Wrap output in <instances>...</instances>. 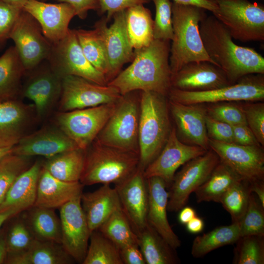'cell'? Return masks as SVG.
Segmentation results:
<instances>
[{"label": "cell", "instance_id": "1", "mask_svg": "<svg viewBox=\"0 0 264 264\" xmlns=\"http://www.w3.org/2000/svg\"><path fill=\"white\" fill-rule=\"evenodd\" d=\"M170 41L154 39L148 46L134 51L131 64L108 85L121 95L134 91H152L167 97L172 88Z\"/></svg>", "mask_w": 264, "mask_h": 264}, {"label": "cell", "instance_id": "2", "mask_svg": "<svg viewBox=\"0 0 264 264\" xmlns=\"http://www.w3.org/2000/svg\"><path fill=\"white\" fill-rule=\"evenodd\" d=\"M199 32L210 59L231 84L251 74H264V58L255 49L236 44L227 29L213 15L200 22Z\"/></svg>", "mask_w": 264, "mask_h": 264}, {"label": "cell", "instance_id": "3", "mask_svg": "<svg viewBox=\"0 0 264 264\" xmlns=\"http://www.w3.org/2000/svg\"><path fill=\"white\" fill-rule=\"evenodd\" d=\"M172 10L173 38L169 57L172 74L190 62L208 61L216 65L207 54L199 32L200 22L207 16L206 10L174 2Z\"/></svg>", "mask_w": 264, "mask_h": 264}, {"label": "cell", "instance_id": "4", "mask_svg": "<svg viewBox=\"0 0 264 264\" xmlns=\"http://www.w3.org/2000/svg\"><path fill=\"white\" fill-rule=\"evenodd\" d=\"M167 97L154 92L141 91L138 167L144 171L163 149L172 128Z\"/></svg>", "mask_w": 264, "mask_h": 264}, {"label": "cell", "instance_id": "5", "mask_svg": "<svg viewBox=\"0 0 264 264\" xmlns=\"http://www.w3.org/2000/svg\"><path fill=\"white\" fill-rule=\"evenodd\" d=\"M139 154L122 150L94 141L85 150L80 182L84 186L101 183L118 184L138 167Z\"/></svg>", "mask_w": 264, "mask_h": 264}, {"label": "cell", "instance_id": "6", "mask_svg": "<svg viewBox=\"0 0 264 264\" xmlns=\"http://www.w3.org/2000/svg\"><path fill=\"white\" fill-rule=\"evenodd\" d=\"M136 91L121 95L96 139L97 142L139 154L140 97Z\"/></svg>", "mask_w": 264, "mask_h": 264}, {"label": "cell", "instance_id": "7", "mask_svg": "<svg viewBox=\"0 0 264 264\" xmlns=\"http://www.w3.org/2000/svg\"><path fill=\"white\" fill-rule=\"evenodd\" d=\"M213 15L233 39L242 42L264 41V5L249 0H214Z\"/></svg>", "mask_w": 264, "mask_h": 264}, {"label": "cell", "instance_id": "8", "mask_svg": "<svg viewBox=\"0 0 264 264\" xmlns=\"http://www.w3.org/2000/svg\"><path fill=\"white\" fill-rule=\"evenodd\" d=\"M167 97L169 100L183 104L262 101L264 99V74H248L233 84L207 91H187L171 88Z\"/></svg>", "mask_w": 264, "mask_h": 264}, {"label": "cell", "instance_id": "9", "mask_svg": "<svg viewBox=\"0 0 264 264\" xmlns=\"http://www.w3.org/2000/svg\"><path fill=\"white\" fill-rule=\"evenodd\" d=\"M116 102L59 111L54 123L77 146L86 150L96 139L114 110Z\"/></svg>", "mask_w": 264, "mask_h": 264}, {"label": "cell", "instance_id": "10", "mask_svg": "<svg viewBox=\"0 0 264 264\" xmlns=\"http://www.w3.org/2000/svg\"><path fill=\"white\" fill-rule=\"evenodd\" d=\"M47 61L52 69L62 78L73 75L101 85L108 84L105 75L85 57L74 29H69L64 38L52 44Z\"/></svg>", "mask_w": 264, "mask_h": 264}, {"label": "cell", "instance_id": "11", "mask_svg": "<svg viewBox=\"0 0 264 264\" xmlns=\"http://www.w3.org/2000/svg\"><path fill=\"white\" fill-rule=\"evenodd\" d=\"M220 162L218 155L211 149L183 165L175 174L169 188L167 211H180L186 204L190 195L209 176Z\"/></svg>", "mask_w": 264, "mask_h": 264}, {"label": "cell", "instance_id": "12", "mask_svg": "<svg viewBox=\"0 0 264 264\" xmlns=\"http://www.w3.org/2000/svg\"><path fill=\"white\" fill-rule=\"evenodd\" d=\"M121 95L114 87L101 85L80 77L67 75L62 78L58 110L67 111L115 103Z\"/></svg>", "mask_w": 264, "mask_h": 264}, {"label": "cell", "instance_id": "13", "mask_svg": "<svg viewBox=\"0 0 264 264\" xmlns=\"http://www.w3.org/2000/svg\"><path fill=\"white\" fill-rule=\"evenodd\" d=\"M26 72L28 78L22 85L21 95L34 102L38 121H41L47 118L58 104L62 78L52 69L47 60Z\"/></svg>", "mask_w": 264, "mask_h": 264}, {"label": "cell", "instance_id": "14", "mask_svg": "<svg viewBox=\"0 0 264 264\" xmlns=\"http://www.w3.org/2000/svg\"><path fill=\"white\" fill-rule=\"evenodd\" d=\"M26 71L47 60L52 44L44 36L36 19L22 9L10 36Z\"/></svg>", "mask_w": 264, "mask_h": 264}, {"label": "cell", "instance_id": "15", "mask_svg": "<svg viewBox=\"0 0 264 264\" xmlns=\"http://www.w3.org/2000/svg\"><path fill=\"white\" fill-rule=\"evenodd\" d=\"M209 148L241 180L249 183L264 180V153L261 146L209 139Z\"/></svg>", "mask_w": 264, "mask_h": 264}, {"label": "cell", "instance_id": "16", "mask_svg": "<svg viewBox=\"0 0 264 264\" xmlns=\"http://www.w3.org/2000/svg\"><path fill=\"white\" fill-rule=\"evenodd\" d=\"M79 196L60 209L61 244L74 259L82 264L87 252L91 232Z\"/></svg>", "mask_w": 264, "mask_h": 264}, {"label": "cell", "instance_id": "17", "mask_svg": "<svg viewBox=\"0 0 264 264\" xmlns=\"http://www.w3.org/2000/svg\"><path fill=\"white\" fill-rule=\"evenodd\" d=\"M207 150L182 142L175 127L157 157L145 168V178L157 176L162 178L169 188L176 170L189 160L204 154Z\"/></svg>", "mask_w": 264, "mask_h": 264}, {"label": "cell", "instance_id": "18", "mask_svg": "<svg viewBox=\"0 0 264 264\" xmlns=\"http://www.w3.org/2000/svg\"><path fill=\"white\" fill-rule=\"evenodd\" d=\"M144 170L138 167L123 182L114 185L121 207L136 235L147 225L148 195Z\"/></svg>", "mask_w": 264, "mask_h": 264}, {"label": "cell", "instance_id": "19", "mask_svg": "<svg viewBox=\"0 0 264 264\" xmlns=\"http://www.w3.org/2000/svg\"><path fill=\"white\" fill-rule=\"evenodd\" d=\"M168 104L178 138L185 144L208 150L209 139L206 127L205 106L203 104H183L169 100Z\"/></svg>", "mask_w": 264, "mask_h": 264}, {"label": "cell", "instance_id": "20", "mask_svg": "<svg viewBox=\"0 0 264 264\" xmlns=\"http://www.w3.org/2000/svg\"><path fill=\"white\" fill-rule=\"evenodd\" d=\"M113 22L109 26L106 18L100 19L105 44L109 63V72L106 79L108 83L122 70L123 66L131 62L134 51L128 36L125 22V10L112 17Z\"/></svg>", "mask_w": 264, "mask_h": 264}, {"label": "cell", "instance_id": "21", "mask_svg": "<svg viewBox=\"0 0 264 264\" xmlns=\"http://www.w3.org/2000/svg\"><path fill=\"white\" fill-rule=\"evenodd\" d=\"M37 121L34 105L18 99L0 103V148L14 146Z\"/></svg>", "mask_w": 264, "mask_h": 264}, {"label": "cell", "instance_id": "22", "mask_svg": "<svg viewBox=\"0 0 264 264\" xmlns=\"http://www.w3.org/2000/svg\"><path fill=\"white\" fill-rule=\"evenodd\" d=\"M231 85L223 71L208 61L190 62L172 75V88L187 91L215 89Z\"/></svg>", "mask_w": 264, "mask_h": 264}, {"label": "cell", "instance_id": "23", "mask_svg": "<svg viewBox=\"0 0 264 264\" xmlns=\"http://www.w3.org/2000/svg\"><path fill=\"white\" fill-rule=\"evenodd\" d=\"M78 148L74 142L54 124V126H44L23 136L12 147V153L32 157L43 156L47 158Z\"/></svg>", "mask_w": 264, "mask_h": 264}, {"label": "cell", "instance_id": "24", "mask_svg": "<svg viewBox=\"0 0 264 264\" xmlns=\"http://www.w3.org/2000/svg\"><path fill=\"white\" fill-rule=\"evenodd\" d=\"M23 10L31 14L38 22L43 34L52 44L67 34L69 24L75 13L68 3H50L39 0H30Z\"/></svg>", "mask_w": 264, "mask_h": 264}, {"label": "cell", "instance_id": "25", "mask_svg": "<svg viewBox=\"0 0 264 264\" xmlns=\"http://www.w3.org/2000/svg\"><path fill=\"white\" fill-rule=\"evenodd\" d=\"M148 195V223L174 248L180 247L181 241L170 226L167 211L169 193L164 181L157 176L146 179Z\"/></svg>", "mask_w": 264, "mask_h": 264}, {"label": "cell", "instance_id": "26", "mask_svg": "<svg viewBox=\"0 0 264 264\" xmlns=\"http://www.w3.org/2000/svg\"><path fill=\"white\" fill-rule=\"evenodd\" d=\"M84 186L80 181L66 182L55 177L42 165L34 206L59 209L71 199L81 195Z\"/></svg>", "mask_w": 264, "mask_h": 264}, {"label": "cell", "instance_id": "27", "mask_svg": "<svg viewBox=\"0 0 264 264\" xmlns=\"http://www.w3.org/2000/svg\"><path fill=\"white\" fill-rule=\"evenodd\" d=\"M42 165L43 162L35 161L17 177L0 205V211L10 210L19 214L34 205Z\"/></svg>", "mask_w": 264, "mask_h": 264}, {"label": "cell", "instance_id": "28", "mask_svg": "<svg viewBox=\"0 0 264 264\" xmlns=\"http://www.w3.org/2000/svg\"><path fill=\"white\" fill-rule=\"evenodd\" d=\"M81 205L90 232L96 230L115 210L121 207L115 187L103 184L97 190L82 193Z\"/></svg>", "mask_w": 264, "mask_h": 264}, {"label": "cell", "instance_id": "29", "mask_svg": "<svg viewBox=\"0 0 264 264\" xmlns=\"http://www.w3.org/2000/svg\"><path fill=\"white\" fill-rule=\"evenodd\" d=\"M75 261L61 243L35 240L26 250L7 254L6 264H69Z\"/></svg>", "mask_w": 264, "mask_h": 264}, {"label": "cell", "instance_id": "30", "mask_svg": "<svg viewBox=\"0 0 264 264\" xmlns=\"http://www.w3.org/2000/svg\"><path fill=\"white\" fill-rule=\"evenodd\" d=\"M26 72L16 47H9L0 56V103L18 99Z\"/></svg>", "mask_w": 264, "mask_h": 264}, {"label": "cell", "instance_id": "31", "mask_svg": "<svg viewBox=\"0 0 264 264\" xmlns=\"http://www.w3.org/2000/svg\"><path fill=\"white\" fill-rule=\"evenodd\" d=\"M136 235L138 246L146 264H177L180 263L176 249L148 223Z\"/></svg>", "mask_w": 264, "mask_h": 264}, {"label": "cell", "instance_id": "32", "mask_svg": "<svg viewBox=\"0 0 264 264\" xmlns=\"http://www.w3.org/2000/svg\"><path fill=\"white\" fill-rule=\"evenodd\" d=\"M125 22L129 40L134 50L148 46L154 40V20L150 10L144 4L125 10Z\"/></svg>", "mask_w": 264, "mask_h": 264}, {"label": "cell", "instance_id": "33", "mask_svg": "<svg viewBox=\"0 0 264 264\" xmlns=\"http://www.w3.org/2000/svg\"><path fill=\"white\" fill-rule=\"evenodd\" d=\"M74 30L85 57L106 79L109 72V63L100 20L96 22L93 30Z\"/></svg>", "mask_w": 264, "mask_h": 264}, {"label": "cell", "instance_id": "34", "mask_svg": "<svg viewBox=\"0 0 264 264\" xmlns=\"http://www.w3.org/2000/svg\"><path fill=\"white\" fill-rule=\"evenodd\" d=\"M85 150L76 148L46 158L43 166L53 176L66 182L80 181L83 171Z\"/></svg>", "mask_w": 264, "mask_h": 264}, {"label": "cell", "instance_id": "35", "mask_svg": "<svg viewBox=\"0 0 264 264\" xmlns=\"http://www.w3.org/2000/svg\"><path fill=\"white\" fill-rule=\"evenodd\" d=\"M55 209L33 206L23 218L35 239L61 244L60 218Z\"/></svg>", "mask_w": 264, "mask_h": 264}, {"label": "cell", "instance_id": "36", "mask_svg": "<svg viewBox=\"0 0 264 264\" xmlns=\"http://www.w3.org/2000/svg\"><path fill=\"white\" fill-rule=\"evenodd\" d=\"M241 237L239 222L219 226L195 238L192 245L191 254L196 258L202 257L218 248L236 243Z\"/></svg>", "mask_w": 264, "mask_h": 264}, {"label": "cell", "instance_id": "37", "mask_svg": "<svg viewBox=\"0 0 264 264\" xmlns=\"http://www.w3.org/2000/svg\"><path fill=\"white\" fill-rule=\"evenodd\" d=\"M240 180L235 173L220 161L208 178L194 192L197 201L219 202L224 193Z\"/></svg>", "mask_w": 264, "mask_h": 264}, {"label": "cell", "instance_id": "38", "mask_svg": "<svg viewBox=\"0 0 264 264\" xmlns=\"http://www.w3.org/2000/svg\"><path fill=\"white\" fill-rule=\"evenodd\" d=\"M104 236L120 248L132 243H138L137 236L122 207L113 212L97 229Z\"/></svg>", "mask_w": 264, "mask_h": 264}, {"label": "cell", "instance_id": "39", "mask_svg": "<svg viewBox=\"0 0 264 264\" xmlns=\"http://www.w3.org/2000/svg\"><path fill=\"white\" fill-rule=\"evenodd\" d=\"M83 264H123L119 248L97 230L92 232Z\"/></svg>", "mask_w": 264, "mask_h": 264}, {"label": "cell", "instance_id": "40", "mask_svg": "<svg viewBox=\"0 0 264 264\" xmlns=\"http://www.w3.org/2000/svg\"><path fill=\"white\" fill-rule=\"evenodd\" d=\"M33 163L32 156L12 152L0 159V205L15 180Z\"/></svg>", "mask_w": 264, "mask_h": 264}, {"label": "cell", "instance_id": "41", "mask_svg": "<svg viewBox=\"0 0 264 264\" xmlns=\"http://www.w3.org/2000/svg\"><path fill=\"white\" fill-rule=\"evenodd\" d=\"M251 193L249 183L240 180L233 184L220 198L219 202L230 214L232 222H239L243 217Z\"/></svg>", "mask_w": 264, "mask_h": 264}, {"label": "cell", "instance_id": "42", "mask_svg": "<svg viewBox=\"0 0 264 264\" xmlns=\"http://www.w3.org/2000/svg\"><path fill=\"white\" fill-rule=\"evenodd\" d=\"M236 243L233 264H264V236H242Z\"/></svg>", "mask_w": 264, "mask_h": 264}, {"label": "cell", "instance_id": "43", "mask_svg": "<svg viewBox=\"0 0 264 264\" xmlns=\"http://www.w3.org/2000/svg\"><path fill=\"white\" fill-rule=\"evenodd\" d=\"M15 219L5 230L7 254L24 251L36 240L23 217Z\"/></svg>", "mask_w": 264, "mask_h": 264}, {"label": "cell", "instance_id": "44", "mask_svg": "<svg viewBox=\"0 0 264 264\" xmlns=\"http://www.w3.org/2000/svg\"><path fill=\"white\" fill-rule=\"evenodd\" d=\"M239 222L241 237L264 236V207L252 192L245 213Z\"/></svg>", "mask_w": 264, "mask_h": 264}, {"label": "cell", "instance_id": "45", "mask_svg": "<svg viewBox=\"0 0 264 264\" xmlns=\"http://www.w3.org/2000/svg\"><path fill=\"white\" fill-rule=\"evenodd\" d=\"M155 8L154 39L171 41L173 38L172 3L170 0H151Z\"/></svg>", "mask_w": 264, "mask_h": 264}, {"label": "cell", "instance_id": "46", "mask_svg": "<svg viewBox=\"0 0 264 264\" xmlns=\"http://www.w3.org/2000/svg\"><path fill=\"white\" fill-rule=\"evenodd\" d=\"M207 114L212 118L232 126L247 124L241 105L233 102L207 104Z\"/></svg>", "mask_w": 264, "mask_h": 264}, {"label": "cell", "instance_id": "47", "mask_svg": "<svg viewBox=\"0 0 264 264\" xmlns=\"http://www.w3.org/2000/svg\"><path fill=\"white\" fill-rule=\"evenodd\" d=\"M241 105L246 123L261 146L264 145V103L248 102Z\"/></svg>", "mask_w": 264, "mask_h": 264}, {"label": "cell", "instance_id": "48", "mask_svg": "<svg viewBox=\"0 0 264 264\" xmlns=\"http://www.w3.org/2000/svg\"><path fill=\"white\" fill-rule=\"evenodd\" d=\"M22 9L0 1V48L10 39L11 33Z\"/></svg>", "mask_w": 264, "mask_h": 264}, {"label": "cell", "instance_id": "49", "mask_svg": "<svg viewBox=\"0 0 264 264\" xmlns=\"http://www.w3.org/2000/svg\"><path fill=\"white\" fill-rule=\"evenodd\" d=\"M206 127L209 139L234 143L233 126L217 120L207 114Z\"/></svg>", "mask_w": 264, "mask_h": 264}, {"label": "cell", "instance_id": "50", "mask_svg": "<svg viewBox=\"0 0 264 264\" xmlns=\"http://www.w3.org/2000/svg\"><path fill=\"white\" fill-rule=\"evenodd\" d=\"M151 0H98L99 13H107L106 18L109 22L114 14L126 10L131 7L144 4L150 2Z\"/></svg>", "mask_w": 264, "mask_h": 264}, {"label": "cell", "instance_id": "51", "mask_svg": "<svg viewBox=\"0 0 264 264\" xmlns=\"http://www.w3.org/2000/svg\"><path fill=\"white\" fill-rule=\"evenodd\" d=\"M234 143L245 146H261L247 124L233 126Z\"/></svg>", "mask_w": 264, "mask_h": 264}, {"label": "cell", "instance_id": "52", "mask_svg": "<svg viewBox=\"0 0 264 264\" xmlns=\"http://www.w3.org/2000/svg\"><path fill=\"white\" fill-rule=\"evenodd\" d=\"M59 2H65L71 5L74 10L75 16L80 19L86 18L89 10L99 9L98 0H54Z\"/></svg>", "mask_w": 264, "mask_h": 264}, {"label": "cell", "instance_id": "53", "mask_svg": "<svg viewBox=\"0 0 264 264\" xmlns=\"http://www.w3.org/2000/svg\"><path fill=\"white\" fill-rule=\"evenodd\" d=\"M119 250L123 264H146L138 243L128 244Z\"/></svg>", "mask_w": 264, "mask_h": 264}, {"label": "cell", "instance_id": "54", "mask_svg": "<svg viewBox=\"0 0 264 264\" xmlns=\"http://www.w3.org/2000/svg\"><path fill=\"white\" fill-rule=\"evenodd\" d=\"M173 2L185 5H192L201 7L213 13L218 9L214 0H172Z\"/></svg>", "mask_w": 264, "mask_h": 264}, {"label": "cell", "instance_id": "55", "mask_svg": "<svg viewBox=\"0 0 264 264\" xmlns=\"http://www.w3.org/2000/svg\"><path fill=\"white\" fill-rule=\"evenodd\" d=\"M185 225L188 232L193 234H197L203 230L204 223L201 218L196 216Z\"/></svg>", "mask_w": 264, "mask_h": 264}, {"label": "cell", "instance_id": "56", "mask_svg": "<svg viewBox=\"0 0 264 264\" xmlns=\"http://www.w3.org/2000/svg\"><path fill=\"white\" fill-rule=\"evenodd\" d=\"M180 210L178 220L179 222L182 224L185 225L197 216L195 210L190 206H184Z\"/></svg>", "mask_w": 264, "mask_h": 264}, {"label": "cell", "instance_id": "57", "mask_svg": "<svg viewBox=\"0 0 264 264\" xmlns=\"http://www.w3.org/2000/svg\"><path fill=\"white\" fill-rule=\"evenodd\" d=\"M249 186L251 192L257 196L264 207V181L259 180L249 183Z\"/></svg>", "mask_w": 264, "mask_h": 264}, {"label": "cell", "instance_id": "58", "mask_svg": "<svg viewBox=\"0 0 264 264\" xmlns=\"http://www.w3.org/2000/svg\"><path fill=\"white\" fill-rule=\"evenodd\" d=\"M7 253L5 230L3 229L0 232V264H5Z\"/></svg>", "mask_w": 264, "mask_h": 264}, {"label": "cell", "instance_id": "59", "mask_svg": "<svg viewBox=\"0 0 264 264\" xmlns=\"http://www.w3.org/2000/svg\"><path fill=\"white\" fill-rule=\"evenodd\" d=\"M17 215L18 214L13 210L0 211V232L3 223Z\"/></svg>", "mask_w": 264, "mask_h": 264}, {"label": "cell", "instance_id": "60", "mask_svg": "<svg viewBox=\"0 0 264 264\" xmlns=\"http://www.w3.org/2000/svg\"><path fill=\"white\" fill-rule=\"evenodd\" d=\"M30 0H0L11 5L23 8L24 5Z\"/></svg>", "mask_w": 264, "mask_h": 264}, {"label": "cell", "instance_id": "61", "mask_svg": "<svg viewBox=\"0 0 264 264\" xmlns=\"http://www.w3.org/2000/svg\"><path fill=\"white\" fill-rule=\"evenodd\" d=\"M12 147L0 148V159L7 154L12 152Z\"/></svg>", "mask_w": 264, "mask_h": 264}, {"label": "cell", "instance_id": "62", "mask_svg": "<svg viewBox=\"0 0 264 264\" xmlns=\"http://www.w3.org/2000/svg\"><path fill=\"white\" fill-rule=\"evenodd\" d=\"M40 0L43 1H45V2H46V1H47L48 0Z\"/></svg>", "mask_w": 264, "mask_h": 264}]
</instances>
